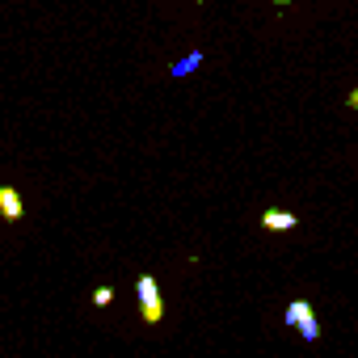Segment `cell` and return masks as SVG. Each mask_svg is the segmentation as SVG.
I'll use <instances>...</instances> for the list:
<instances>
[{
  "label": "cell",
  "mask_w": 358,
  "mask_h": 358,
  "mask_svg": "<svg viewBox=\"0 0 358 358\" xmlns=\"http://www.w3.org/2000/svg\"><path fill=\"white\" fill-rule=\"evenodd\" d=\"M299 220H295V211H278V207H270V211H262V228L266 232H291Z\"/></svg>",
  "instance_id": "obj_4"
},
{
  "label": "cell",
  "mask_w": 358,
  "mask_h": 358,
  "mask_svg": "<svg viewBox=\"0 0 358 358\" xmlns=\"http://www.w3.org/2000/svg\"><path fill=\"white\" fill-rule=\"evenodd\" d=\"M291 329H299V337L303 341H316L320 337V324H316V316H312V303L308 299H295L291 308H287V316H282Z\"/></svg>",
  "instance_id": "obj_2"
},
{
  "label": "cell",
  "mask_w": 358,
  "mask_h": 358,
  "mask_svg": "<svg viewBox=\"0 0 358 358\" xmlns=\"http://www.w3.org/2000/svg\"><path fill=\"white\" fill-rule=\"evenodd\" d=\"M274 5H291V0H274Z\"/></svg>",
  "instance_id": "obj_8"
},
{
  "label": "cell",
  "mask_w": 358,
  "mask_h": 358,
  "mask_svg": "<svg viewBox=\"0 0 358 358\" xmlns=\"http://www.w3.org/2000/svg\"><path fill=\"white\" fill-rule=\"evenodd\" d=\"M93 303H97V308L114 303V291H110V287H97V291H93Z\"/></svg>",
  "instance_id": "obj_6"
},
{
  "label": "cell",
  "mask_w": 358,
  "mask_h": 358,
  "mask_svg": "<svg viewBox=\"0 0 358 358\" xmlns=\"http://www.w3.org/2000/svg\"><path fill=\"white\" fill-rule=\"evenodd\" d=\"M199 64H203V55H199V51H194V55H190V59H182V64H177V68H173V72H177V76H186V72H194V68H199Z\"/></svg>",
  "instance_id": "obj_5"
},
{
  "label": "cell",
  "mask_w": 358,
  "mask_h": 358,
  "mask_svg": "<svg viewBox=\"0 0 358 358\" xmlns=\"http://www.w3.org/2000/svg\"><path fill=\"white\" fill-rule=\"evenodd\" d=\"M345 106H350V110H358V89H354V93L345 97Z\"/></svg>",
  "instance_id": "obj_7"
},
{
  "label": "cell",
  "mask_w": 358,
  "mask_h": 358,
  "mask_svg": "<svg viewBox=\"0 0 358 358\" xmlns=\"http://www.w3.org/2000/svg\"><path fill=\"white\" fill-rule=\"evenodd\" d=\"M135 291H139V316H143V324H160V320H164V303H160L156 274H139Z\"/></svg>",
  "instance_id": "obj_1"
},
{
  "label": "cell",
  "mask_w": 358,
  "mask_h": 358,
  "mask_svg": "<svg viewBox=\"0 0 358 358\" xmlns=\"http://www.w3.org/2000/svg\"><path fill=\"white\" fill-rule=\"evenodd\" d=\"M22 215H26V207H22V194H17L13 186H0V220L17 224Z\"/></svg>",
  "instance_id": "obj_3"
}]
</instances>
